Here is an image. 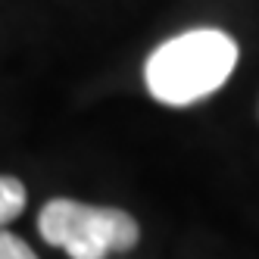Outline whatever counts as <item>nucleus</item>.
<instances>
[{"label":"nucleus","instance_id":"1","mask_svg":"<svg viewBox=\"0 0 259 259\" xmlns=\"http://www.w3.org/2000/svg\"><path fill=\"white\" fill-rule=\"evenodd\" d=\"M237 44L219 28H194L159 44L144 66L147 91L165 106H191L231 78Z\"/></svg>","mask_w":259,"mask_h":259},{"label":"nucleus","instance_id":"2","mask_svg":"<svg viewBox=\"0 0 259 259\" xmlns=\"http://www.w3.org/2000/svg\"><path fill=\"white\" fill-rule=\"evenodd\" d=\"M38 231L47 244L60 247L72 259H106L109 253L132 250L141 237L138 222L125 209L88 206L57 197L38 215Z\"/></svg>","mask_w":259,"mask_h":259},{"label":"nucleus","instance_id":"3","mask_svg":"<svg viewBox=\"0 0 259 259\" xmlns=\"http://www.w3.org/2000/svg\"><path fill=\"white\" fill-rule=\"evenodd\" d=\"M25 209V184L13 175H0V225L13 222Z\"/></svg>","mask_w":259,"mask_h":259},{"label":"nucleus","instance_id":"4","mask_svg":"<svg viewBox=\"0 0 259 259\" xmlns=\"http://www.w3.org/2000/svg\"><path fill=\"white\" fill-rule=\"evenodd\" d=\"M0 259H38V256H34V250L22 237H16V234L0 228Z\"/></svg>","mask_w":259,"mask_h":259}]
</instances>
